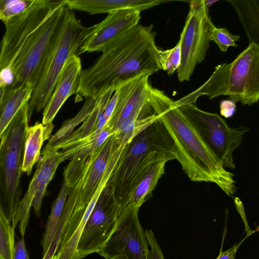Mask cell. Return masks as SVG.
Instances as JSON below:
<instances>
[{
  "instance_id": "32",
  "label": "cell",
  "mask_w": 259,
  "mask_h": 259,
  "mask_svg": "<svg viewBox=\"0 0 259 259\" xmlns=\"http://www.w3.org/2000/svg\"><path fill=\"white\" fill-rule=\"evenodd\" d=\"M8 86V81L0 76V119L9 97V92L7 90Z\"/></svg>"
},
{
  "instance_id": "30",
  "label": "cell",
  "mask_w": 259,
  "mask_h": 259,
  "mask_svg": "<svg viewBox=\"0 0 259 259\" xmlns=\"http://www.w3.org/2000/svg\"><path fill=\"white\" fill-rule=\"evenodd\" d=\"M144 232L149 245V259H165L153 231L150 229Z\"/></svg>"
},
{
  "instance_id": "3",
  "label": "cell",
  "mask_w": 259,
  "mask_h": 259,
  "mask_svg": "<svg viewBox=\"0 0 259 259\" xmlns=\"http://www.w3.org/2000/svg\"><path fill=\"white\" fill-rule=\"evenodd\" d=\"M28 101L0 136V212L11 224L20 201L25 143L29 127Z\"/></svg>"
},
{
  "instance_id": "14",
  "label": "cell",
  "mask_w": 259,
  "mask_h": 259,
  "mask_svg": "<svg viewBox=\"0 0 259 259\" xmlns=\"http://www.w3.org/2000/svg\"><path fill=\"white\" fill-rule=\"evenodd\" d=\"M141 12L124 9L111 12L101 22L87 27L81 40L79 55L102 52L109 44L139 24Z\"/></svg>"
},
{
  "instance_id": "8",
  "label": "cell",
  "mask_w": 259,
  "mask_h": 259,
  "mask_svg": "<svg viewBox=\"0 0 259 259\" xmlns=\"http://www.w3.org/2000/svg\"><path fill=\"white\" fill-rule=\"evenodd\" d=\"M66 4L56 9L38 29L31 44L9 69L12 81L9 91L24 84L35 88L41 75L51 46L63 21Z\"/></svg>"
},
{
  "instance_id": "33",
  "label": "cell",
  "mask_w": 259,
  "mask_h": 259,
  "mask_svg": "<svg viewBox=\"0 0 259 259\" xmlns=\"http://www.w3.org/2000/svg\"><path fill=\"white\" fill-rule=\"evenodd\" d=\"M236 103L233 100H225L220 103V112L222 116L229 118L233 115L236 110Z\"/></svg>"
},
{
  "instance_id": "37",
  "label": "cell",
  "mask_w": 259,
  "mask_h": 259,
  "mask_svg": "<svg viewBox=\"0 0 259 259\" xmlns=\"http://www.w3.org/2000/svg\"><path fill=\"white\" fill-rule=\"evenodd\" d=\"M42 259H46V258L42 257Z\"/></svg>"
},
{
  "instance_id": "6",
  "label": "cell",
  "mask_w": 259,
  "mask_h": 259,
  "mask_svg": "<svg viewBox=\"0 0 259 259\" xmlns=\"http://www.w3.org/2000/svg\"><path fill=\"white\" fill-rule=\"evenodd\" d=\"M177 106L223 166L234 169L233 153L241 144L248 127H231L218 114L202 110L195 104Z\"/></svg>"
},
{
  "instance_id": "16",
  "label": "cell",
  "mask_w": 259,
  "mask_h": 259,
  "mask_svg": "<svg viewBox=\"0 0 259 259\" xmlns=\"http://www.w3.org/2000/svg\"><path fill=\"white\" fill-rule=\"evenodd\" d=\"M177 159V153L153 151L143 160L133 178L125 201L122 207L139 209L150 197L164 173L167 162Z\"/></svg>"
},
{
  "instance_id": "10",
  "label": "cell",
  "mask_w": 259,
  "mask_h": 259,
  "mask_svg": "<svg viewBox=\"0 0 259 259\" xmlns=\"http://www.w3.org/2000/svg\"><path fill=\"white\" fill-rule=\"evenodd\" d=\"M122 206L114 198L110 186L102 191L84 226L76 248V259L98 253L113 233Z\"/></svg>"
},
{
  "instance_id": "1",
  "label": "cell",
  "mask_w": 259,
  "mask_h": 259,
  "mask_svg": "<svg viewBox=\"0 0 259 259\" xmlns=\"http://www.w3.org/2000/svg\"><path fill=\"white\" fill-rule=\"evenodd\" d=\"M155 36L152 24H138L109 44L91 66L82 70L76 94L97 102L107 92L160 70Z\"/></svg>"
},
{
  "instance_id": "20",
  "label": "cell",
  "mask_w": 259,
  "mask_h": 259,
  "mask_svg": "<svg viewBox=\"0 0 259 259\" xmlns=\"http://www.w3.org/2000/svg\"><path fill=\"white\" fill-rule=\"evenodd\" d=\"M54 125L52 123L44 125L36 122L29 126L25 143L22 170L29 176L34 165L40 156V150L45 141L50 138Z\"/></svg>"
},
{
  "instance_id": "2",
  "label": "cell",
  "mask_w": 259,
  "mask_h": 259,
  "mask_svg": "<svg viewBox=\"0 0 259 259\" xmlns=\"http://www.w3.org/2000/svg\"><path fill=\"white\" fill-rule=\"evenodd\" d=\"M148 102L170 136L177 160L193 182L213 183L229 196L236 192L234 175L205 144L175 104L163 91L150 87Z\"/></svg>"
},
{
  "instance_id": "17",
  "label": "cell",
  "mask_w": 259,
  "mask_h": 259,
  "mask_svg": "<svg viewBox=\"0 0 259 259\" xmlns=\"http://www.w3.org/2000/svg\"><path fill=\"white\" fill-rule=\"evenodd\" d=\"M113 133V127L106 124L100 133H92L71 147L61 150L64 161L70 160L63 172V180L68 188L71 189L78 181L89 156Z\"/></svg>"
},
{
  "instance_id": "9",
  "label": "cell",
  "mask_w": 259,
  "mask_h": 259,
  "mask_svg": "<svg viewBox=\"0 0 259 259\" xmlns=\"http://www.w3.org/2000/svg\"><path fill=\"white\" fill-rule=\"evenodd\" d=\"M204 0L190 2L189 10L180 34L181 63L177 69L180 82L189 81L198 63L205 58L214 26Z\"/></svg>"
},
{
  "instance_id": "19",
  "label": "cell",
  "mask_w": 259,
  "mask_h": 259,
  "mask_svg": "<svg viewBox=\"0 0 259 259\" xmlns=\"http://www.w3.org/2000/svg\"><path fill=\"white\" fill-rule=\"evenodd\" d=\"M70 10H77L90 14L109 13L124 9L140 12L152 8L164 2L163 0H65Z\"/></svg>"
},
{
  "instance_id": "22",
  "label": "cell",
  "mask_w": 259,
  "mask_h": 259,
  "mask_svg": "<svg viewBox=\"0 0 259 259\" xmlns=\"http://www.w3.org/2000/svg\"><path fill=\"white\" fill-rule=\"evenodd\" d=\"M113 93V92L112 91L107 92L97 101L93 111L88 118L83 122L82 125L74 131L65 141L54 148L47 149L44 148L43 149L47 150V151L65 150L72 146L79 140L92 134L95 128L99 119L103 114Z\"/></svg>"
},
{
  "instance_id": "12",
  "label": "cell",
  "mask_w": 259,
  "mask_h": 259,
  "mask_svg": "<svg viewBox=\"0 0 259 259\" xmlns=\"http://www.w3.org/2000/svg\"><path fill=\"white\" fill-rule=\"evenodd\" d=\"M139 210L122 207L116 227L99 255L109 259L125 252L128 259H149V245Z\"/></svg>"
},
{
  "instance_id": "15",
  "label": "cell",
  "mask_w": 259,
  "mask_h": 259,
  "mask_svg": "<svg viewBox=\"0 0 259 259\" xmlns=\"http://www.w3.org/2000/svg\"><path fill=\"white\" fill-rule=\"evenodd\" d=\"M150 76L149 74H143L117 90L116 104L106 124L112 126L114 132L130 117L146 118L155 114L148 102L151 86L149 82Z\"/></svg>"
},
{
  "instance_id": "7",
  "label": "cell",
  "mask_w": 259,
  "mask_h": 259,
  "mask_svg": "<svg viewBox=\"0 0 259 259\" xmlns=\"http://www.w3.org/2000/svg\"><path fill=\"white\" fill-rule=\"evenodd\" d=\"M65 0H35L22 13L4 22L0 44V71L10 68L31 44L38 29Z\"/></svg>"
},
{
  "instance_id": "34",
  "label": "cell",
  "mask_w": 259,
  "mask_h": 259,
  "mask_svg": "<svg viewBox=\"0 0 259 259\" xmlns=\"http://www.w3.org/2000/svg\"><path fill=\"white\" fill-rule=\"evenodd\" d=\"M248 236V235L246 236V237ZM245 238H244L242 240L238 242L237 244L234 245L228 250L224 251L221 250L218 256L216 259H234L238 249L242 244V242L244 241Z\"/></svg>"
},
{
  "instance_id": "26",
  "label": "cell",
  "mask_w": 259,
  "mask_h": 259,
  "mask_svg": "<svg viewBox=\"0 0 259 259\" xmlns=\"http://www.w3.org/2000/svg\"><path fill=\"white\" fill-rule=\"evenodd\" d=\"M14 230L11 224L0 212V259H13Z\"/></svg>"
},
{
  "instance_id": "29",
  "label": "cell",
  "mask_w": 259,
  "mask_h": 259,
  "mask_svg": "<svg viewBox=\"0 0 259 259\" xmlns=\"http://www.w3.org/2000/svg\"><path fill=\"white\" fill-rule=\"evenodd\" d=\"M239 39V35L231 33L226 28H218L214 25L212 28L210 40L213 41L223 52H226L230 47L237 46L236 42Z\"/></svg>"
},
{
  "instance_id": "25",
  "label": "cell",
  "mask_w": 259,
  "mask_h": 259,
  "mask_svg": "<svg viewBox=\"0 0 259 259\" xmlns=\"http://www.w3.org/2000/svg\"><path fill=\"white\" fill-rule=\"evenodd\" d=\"M32 91V87L29 84L9 91V97L0 119V136L22 105L29 101Z\"/></svg>"
},
{
  "instance_id": "24",
  "label": "cell",
  "mask_w": 259,
  "mask_h": 259,
  "mask_svg": "<svg viewBox=\"0 0 259 259\" xmlns=\"http://www.w3.org/2000/svg\"><path fill=\"white\" fill-rule=\"evenodd\" d=\"M70 190L71 189L67 186L63 180L59 194L52 204L51 212L48 218L41 241L43 256L47 252L50 245Z\"/></svg>"
},
{
  "instance_id": "23",
  "label": "cell",
  "mask_w": 259,
  "mask_h": 259,
  "mask_svg": "<svg viewBox=\"0 0 259 259\" xmlns=\"http://www.w3.org/2000/svg\"><path fill=\"white\" fill-rule=\"evenodd\" d=\"M96 103L97 101L93 99L86 98L79 112L74 117L63 123L61 128L51 137L45 148L53 149L65 141L74 132L75 127L88 118Z\"/></svg>"
},
{
  "instance_id": "18",
  "label": "cell",
  "mask_w": 259,
  "mask_h": 259,
  "mask_svg": "<svg viewBox=\"0 0 259 259\" xmlns=\"http://www.w3.org/2000/svg\"><path fill=\"white\" fill-rule=\"evenodd\" d=\"M82 70L81 60L78 56H73L68 60L50 99L44 109L41 122L44 125L52 123L66 100L76 93Z\"/></svg>"
},
{
  "instance_id": "36",
  "label": "cell",
  "mask_w": 259,
  "mask_h": 259,
  "mask_svg": "<svg viewBox=\"0 0 259 259\" xmlns=\"http://www.w3.org/2000/svg\"><path fill=\"white\" fill-rule=\"evenodd\" d=\"M51 259H58L56 254H55Z\"/></svg>"
},
{
  "instance_id": "13",
  "label": "cell",
  "mask_w": 259,
  "mask_h": 259,
  "mask_svg": "<svg viewBox=\"0 0 259 259\" xmlns=\"http://www.w3.org/2000/svg\"><path fill=\"white\" fill-rule=\"evenodd\" d=\"M64 161L61 151H42L36 170L29 182L28 189L20 200L12 223L15 229L19 224V229L24 237L28 224L31 208L39 217L41 213L42 200L47 192L48 184L52 180L60 163Z\"/></svg>"
},
{
  "instance_id": "21",
  "label": "cell",
  "mask_w": 259,
  "mask_h": 259,
  "mask_svg": "<svg viewBox=\"0 0 259 259\" xmlns=\"http://www.w3.org/2000/svg\"><path fill=\"white\" fill-rule=\"evenodd\" d=\"M235 10L249 44L259 46V1L228 0Z\"/></svg>"
},
{
  "instance_id": "31",
  "label": "cell",
  "mask_w": 259,
  "mask_h": 259,
  "mask_svg": "<svg viewBox=\"0 0 259 259\" xmlns=\"http://www.w3.org/2000/svg\"><path fill=\"white\" fill-rule=\"evenodd\" d=\"M13 259H29L24 237L15 243Z\"/></svg>"
},
{
  "instance_id": "27",
  "label": "cell",
  "mask_w": 259,
  "mask_h": 259,
  "mask_svg": "<svg viewBox=\"0 0 259 259\" xmlns=\"http://www.w3.org/2000/svg\"><path fill=\"white\" fill-rule=\"evenodd\" d=\"M158 58L160 69L166 71L169 75L173 74L181 63L180 41L171 49L164 50L158 49Z\"/></svg>"
},
{
  "instance_id": "35",
  "label": "cell",
  "mask_w": 259,
  "mask_h": 259,
  "mask_svg": "<svg viewBox=\"0 0 259 259\" xmlns=\"http://www.w3.org/2000/svg\"><path fill=\"white\" fill-rule=\"evenodd\" d=\"M109 259H128L125 252H122Z\"/></svg>"
},
{
  "instance_id": "5",
  "label": "cell",
  "mask_w": 259,
  "mask_h": 259,
  "mask_svg": "<svg viewBox=\"0 0 259 259\" xmlns=\"http://www.w3.org/2000/svg\"><path fill=\"white\" fill-rule=\"evenodd\" d=\"M153 151L176 152L175 144L162 122L156 119L136 136L111 176L107 185L117 202L122 206L132 181L144 159Z\"/></svg>"
},
{
  "instance_id": "4",
  "label": "cell",
  "mask_w": 259,
  "mask_h": 259,
  "mask_svg": "<svg viewBox=\"0 0 259 259\" xmlns=\"http://www.w3.org/2000/svg\"><path fill=\"white\" fill-rule=\"evenodd\" d=\"M86 28L66 6L61 25L28 101L29 120L34 111L39 112L46 107L68 60L73 56H79L81 40Z\"/></svg>"
},
{
  "instance_id": "11",
  "label": "cell",
  "mask_w": 259,
  "mask_h": 259,
  "mask_svg": "<svg viewBox=\"0 0 259 259\" xmlns=\"http://www.w3.org/2000/svg\"><path fill=\"white\" fill-rule=\"evenodd\" d=\"M225 96L235 103L251 106L259 99V46L249 44L228 64Z\"/></svg>"
},
{
  "instance_id": "28",
  "label": "cell",
  "mask_w": 259,
  "mask_h": 259,
  "mask_svg": "<svg viewBox=\"0 0 259 259\" xmlns=\"http://www.w3.org/2000/svg\"><path fill=\"white\" fill-rule=\"evenodd\" d=\"M35 0H0V20L4 23L29 8Z\"/></svg>"
}]
</instances>
